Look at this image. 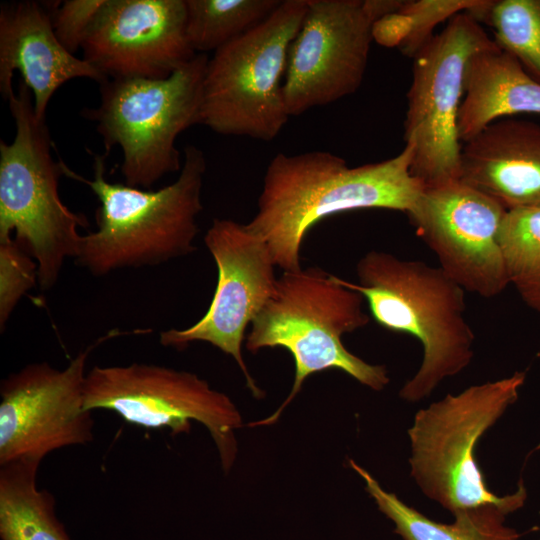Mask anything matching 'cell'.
<instances>
[{
	"label": "cell",
	"mask_w": 540,
	"mask_h": 540,
	"mask_svg": "<svg viewBox=\"0 0 540 540\" xmlns=\"http://www.w3.org/2000/svg\"><path fill=\"white\" fill-rule=\"evenodd\" d=\"M204 243L218 270L217 286L208 310L190 327L161 332L159 341L180 351L195 341L217 347L234 358L247 387L260 399L264 392L250 375L241 351L246 328L274 292L275 264L265 242L246 224L232 219L215 218Z\"/></svg>",
	"instance_id": "obj_13"
},
{
	"label": "cell",
	"mask_w": 540,
	"mask_h": 540,
	"mask_svg": "<svg viewBox=\"0 0 540 540\" xmlns=\"http://www.w3.org/2000/svg\"><path fill=\"white\" fill-rule=\"evenodd\" d=\"M506 209L461 180L424 187L407 213L439 267L483 298L509 285L499 233Z\"/></svg>",
	"instance_id": "obj_14"
},
{
	"label": "cell",
	"mask_w": 540,
	"mask_h": 540,
	"mask_svg": "<svg viewBox=\"0 0 540 540\" xmlns=\"http://www.w3.org/2000/svg\"><path fill=\"white\" fill-rule=\"evenodd\" d=\"M402 3L307 0L302 25L289 48L283 80L289 116L356 92L367 68L374 23Z\"/></svg>",
	"instance_id": "obj_11"
},
{
	"label": "cell",
	"mask_w": 540,
	"mask_h": 540,
	"mask_svg": "<svg viewBox=\"0 0 540 540\" xmlns=\"http://www.w3.org/2000/svg\"><path fill=\"white\" fill-rule=\"evenodd\" d=\"M106 0H66L47 4L55 35L61 45L75 55L87 37Z\"/></svg>",
	"instance_id": "obj_26"
},
{
	"label": "cell",
	"mask_w": 540,
	"mask_h": 540,
	"mask_svg": "<svg viewBox=\"0 0 540 540\" xmlns=\"http://www.w3.org/2000/svg\"><path fill=\"white\" fill-rule=\"evenodd\" d=\"M112 331L80 351L64 369L30 363L0 383V465L41 461L51 452L94 440L92 411L84 408L86 364Z\"/></svg>",
	"instance_id": "obj_12"
},
{
	"label": "cell",
	"mask_w": 540,
	"mask_h": 540,
	"mask_svg": "<svg viewBox=\"0 0 540 540\" xmlns=\"http://www.w3.org/2000/svg\"><path fill=\"white\" fill-rule=\"evenodd\" d=\"M207 54H196L167 78L107 79L100 85V102L83 108L105 147L122 151L125 184L150 188L167 174L181 170L177 137L201 124Z\"/></svg>",
	"instance_id": "obj_7"
},
{
	"label": "cell",
	"mask_w": 540,
	"mask_h": 540,
	"mask_svg": "<svg viewBox=\"0 0 540 540\" xmlns=\"http://www.w3.org/2000/svg\"><path fill=\"white\" fill-rule=\"evenodd\" d=\"M526 373L473 385L420 409L408 429L411 476L430 499L452 515L485 506L515 512L526 499L522 480L506 496L491 492L475 458L483 434L514 404Z\"/></svg>",
	"instance_id": "obj_6"
},
{
	"label": "cell",
	"mask_w": 540,
	"mask_h": 540,
	"mask_svg": "<svg viewBox=\"0 0 540 540\" xmlns=\"http://www.w3.org/2000/svg\"><path fill=\"white\" fill-rule=\"evenodd\" d=\"M540 114V82L496 43L474 54L466 67L458 136L466 142L501 117Z\"/></svg>",
	"instance_id": "obj_18"
},
{
	"label": "cell",
	"mask_w": 540,
	"mask_h": 540,
	"mask_svg": "<svg viewBox=\"0 0 540 540\" xmlns=\"http://www.w3.org/2000/svg\"><path fill=\"white\" fill-rule=\"evenodd\" d=\"M84 408L116 412L126 422L145 428H169L172 435L188 433L191 421L203 424L228 472L238 445L235 430L241 414L223 392L197 374L148 363L94 366L87 371Z\"/></svg>",
	"instance_id": "obj_10"
},
{
	"label": "cell",
	"mask_w": 540,
	"mask_h": 540,
	"mask_svg": "<svg viewBox=\"0 0 540 540\" xmlns=\"http://www.w3.org/2000/svg\"><path fill=\"white\" fill-rule=\"evenodd\" d=\"M499 242L509 284L540 313V204L507 210Z\"/></svg>",
	"instance_id": "obj_22"
},
{
	"label": "cell",
	"mask_w": 540,
	"mask_h": 540,
	"mask_svg": "<svg viewBox=\"0 0 540 540\" xmlns=\"http://www.w3.org/2000/svg\"><path fill=\"white\" fill-rule=\"evenodd\" d=\"M15 122L11 143L0 141V241H18L34 258L38 285L52 288L67 258H75L88 227L84 214L61 200L59 179L63 161H55L46 119L34 110L30 89L20 81L7 100Z\"/></svg>",
	"instance_id": "obj_5"
},
{
	"label": "cell",
	"mask_w": 540,
	"mask_h": 540,
	"mask_svg": "<svg viewBox=\"0 0 540 540\" xmlns=\"http://www.w3.org/2000/svg\"><path fill=\"white\" fill-rule=\"evenodd\" d=\"M38 283V267L34 258L18 241H0V329L20 299Z\"/></svg>",
	"instance_id": "obj_25"
},
{
	"label": "cell",
	"mask_w": 540,
	"mask_h": 540,
	"mask_svg": "<svg viewBox=\"0 0 540 540\" xmlns=\"http://www.w3.org/2000/svg\"><path fill=\"white\" fill-rule=\"evenodd\" d=\"M363 295L343 285L321 268L283 272L272 296L251 323L245 347L251 353L283 347L293 356L295 377L290 394L269 417L248 426L274 424L301 390L305 379L327 369H339L359 383L381 391L389 383L383 365H372L352 354L342 336L365 327Z\"/></svg>",
	"instance_id": "obj_4"
},
{
	"label": "cell",
	"mask_w": 540,
	"mask_h": 540,
	"mask_svg": "<svg viewBox=\"0 0 540 540\" xmlns=\"http://www.w3.org/2000/svg\"><path fill=\"white\" fill-rule=\"evenodd\" d=\"M462 182L506 210L540 204V125L496 120L463 142Z\"/></svg>",
	"instance_id": "obj_17"
},
{
	"label": "cell",
	"mask_w": 540,
	"mask_h": 540,
	"mask_svg": "<svg viewBox=\"0 0 540 540\" xmlns=\"http://www.w3.org/2000/svg\"><path fill=\"white\" fill-rule=\"evenodd\" d=\"M350 466L365 482V489L378 509L395 525L394 532L403 540H518L520 534L505 525L512 513L500 506H485L463 511L454 516V522H436L402 502L394 493L384 490L378 481L352 459Z\"/></svg>",
	"instance_id": "obj_19"
},
{
	"label": "cell",
	"mask_w": 540,
	"mask_h": 540,
	"mask_svg": "<svg viewBox=\"0 0 540 540\" xmlns=\"http://www.w3.org/2000/svg\"><path fill=\"white\" fill-rule=\"evenodd\" d=\"M39 462L0 465L1 540H71L55 512V499L37 485Z\"/></svg>",
	"instance_id": "obj_20"
},
{
	"label": "cell",
	"mask_w": 540,
	"mask_h": 540,
	"mask_svg": "<svg viewBox=\"0 0 540 540\" xmlns=\"http://www.w3.org/2000/svg\"><path fill=\"white\" fill-rule=\"evenodd\" d=\"M81 49L106 79L167 78L196 55L185 0H106Z\"/></svg>",
	"instance_id": "obj_15"
},
{
	"label": "cell",
	"mask_w": 540,
	"mask_h": 540,
	"mask_svg": "<svg viewBox=\"0 0 540 540\" xmlns=\"http://www.w3.org/2000/svg\"><path fill=\"white\" fill-rule=\"evenodd\" d=\"M18 71L30 89L34 110L46 119L54 93L75 78L107 80L92 64L66 50L57 39L47 4L13 1L0 6V92L8 100Z\"/></svg>",
	"instance_id": "obj_16"
},
{
	"label": "cell",
	"mask_w": 540,
	"mask_h": 540,
	"mask_svg": "<svg viewBox=\"0 0 540 540\" xmlns=\"http://www.w3.org/2000/svg\"><path fill=\"white\" fill-rule=\"evenodd\" d=\"M492 1L488 0H420L403 1L395 12L378 19L372 28L373 39L387 47L398 46L414 57L433 36L434 27L460 12L478 18Z\"/></svg>",
	"instance_id": "obj_23"
},
{
	"label": "cell",
	"mask_w": 540,
	"mask_h": 540,
	"mask_svg": "<svg viewBox=\"0 0 540 540\" xmlns=\"http://www.w3.org/2000/svg\"><path fill=\"white\" fill-rule=\"evenodd\" d=\"M358 284L339 281L359 293L383 328L415 337L423 358L399 396L409 402L428 397L472 361L474 333L468 323L465 290L439 266L372 250L356 265Z\"/></svg>",
	"instance_id": "obj_3"
},
{
	"label": "cell",
	"mask_w": 540,
	"mask_h": 540,
	"mask_svg": "<svg viewBox=\"0 0 540 540\" xmlns=\"http://www.w3.org/2000/svg\"><path fill=\"white\" fill-rule=\"evenodd\" d=\"M279 0H185L186 32L196 54L217 51L263 22Z\"/></svg>",
	"instance_id": "obj_21"
},
{
	"label": "cell",
	"mask_w": 540,
	"mask_h": 540,
	"mask_svg": "<svg viewBox=\"0 0 540 540\" xmlns=\"http://www.w3.org/2000/svg\"><path fill=\"white\" fill-rule=\"evenodd\" d=\"M485 18L495 43L540 82V0L493 1Z\"/></svg>",
	"instance_id": "obj_24"
},
{
	"label": "cell",
	"mask_w": 540,
	"mask_h": 540,
	"mask_svg": "<svg viewBox=\"0 0 540 540\" xmlns=\"http://www.w3.org/2000/svg\"><path fill=\"white\" fill-rule=\"evenodd\" d=\"M307 0H285L263 22L208 60L201 124L221 135L272 141L290 117L283 80Z\"/></svg>",
	"instance_id": "obj_8"
},
{
	"label": "cell",
	"mask_w": 540,
	"mask_h": 540,
	"mask_svg": "<svg viewBox=\"0 0 540 540\" xmlns=\"http://www.w3.org/2000/svg\"><path fill=\"white\" fill-rule=\"evenodd\" d=\"M412 158L410 144L392 158L357 167L326 151L278 153L246 227L265 242L275 266L297 271L305 235L323 218L368 208L407 214L424 188L411 173Z\"/></svg>",
	"instance_id": "obj_1"
},
{
	"label": "cell",
	"mask_w": 540,
	"mask_h": 540,
	"mask_svg": "<svg viewBox=\"0 0 540 540\" xmlns=\"http://www.w3.org/2000/svg\"><path fill=\"white\" fill-rule=\"evenodd\" d=\"M106 157L94 155L92 179L62 163L63 175L86 184L99 201L97 228L82 236L76 263L104 276L123 268L159 265L195 251L197 217L203 209V151L186 146L178 178L158 190L107 181Z\"/></svg>",
	"instance_id": "obj_2"
},
{
	"label": "cell",
	"mask_w": 540,
	"mask_h": 540,
	"mask_svg": "<svg viewBox=\"0 0 540 540\" xmlns=\"http://www.w3.org/2000/svg\"><path fill=\"white\" fill-rule=\"evenodd\" d=\"M491 39L470 12L454 15L415 54L404 122L413 146L411 173L424 187L460 178L458 114L470 58L491 47Z\"/></svg>",
	"instance_id": "obj_9"
}]
</instances>
